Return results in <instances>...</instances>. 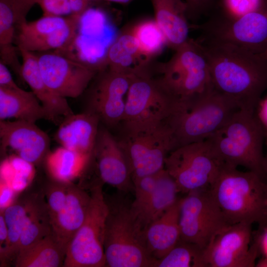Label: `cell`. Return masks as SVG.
<instances>
[{"label": "cell", "mask_w": 267, "mask_h": 267, "mask_svg": "<svg viewBox=\"0 0 267 267\" xmlns=\"http://www.w3.org/2000/svg\"><path fill=\"white\" fill-rule=\"evenodd\" d=\"M200 44L214 89L240 109L256 111L267 90V59L230 44L206 41Z\"/></svg>", "instance_id": "1"}, {"label": "cell", "mask_w": 267, "mask_h": 267, "mask_svg": "<svg viewBox=\"0 0 267 267\" xmlns=\"http://www.w3.org/2000/svg\"><path fill=\"white\" fill-rule=\"evenodd\" d=\"M210 192L228 224H267V179L222 164Z\"/></svg>", "instance_id": "2"}, {"label": "cell", "mask_w": 267, "mask_h": 267, "mask_svg": "<svg viewBox=\"0 0 267 267\" xmlns=\"http://www.w3.org/2000/svg\"><path fill=\"white\" fill-rule=\"evenodd\" d=\"M240 109L233 100L216 90L213 86L201 94L179 99L167 120L176 148L206 140Z\"/></svg>", "instance_id": "3"}, {"label": "cell", "mask_w": 267, "mask_h": 267, "mask_svg": "<svg viewBox=\"0 0 267 267\" xmlns=\"http://www.w3.org/2000/svg\"><path fill=\"white\" fill-rule=\"evenodd\" d=\"M206 140L222 164L243 167L264 177L265 128L256 111L238 110Z\"/></svg>", "instance_id": "4"}, {"label": "cell", "mask_w": 267, "mask_h": 267, "mask_svg": "<svg viewBox=\"0 0 267 267\" xmlns=\"http://www.w3.org/2000/svg\"><path fill=\"white\" fill-rule=\"evenodd\" d=\"M107 203L104 240L106 267H154L156 260L148 252L145 229L132 202L121 197Z\"/></svg>", "instance_id": "5"}, {"label": "cell", "mask_w": 267, "mask_h": 267, "mask_svg": "<svg viewBox=\"0 0 267 267\" xmlns=\"http://www.w3.org/2000/svg\"><path fill=\"white\" fill-rule=\"evenodd\" d=\"M159 65L162 85L178 99L201 94L212 86L208 62L197 40L190 38Z\"/></svg>", "instance_id": "6"}, {"label": "cell", "mask_w": 267, "mask_h": 267, "mask_svg": "<svg viewBox=\"0 0 267 267\" xmlns=\"http://www.w3.org/2000/svg\"><path fill=\"white\" fill-rule=\"evenodd\" d=\"M123 130L118 140L128 160L133 182L164 169L167 156L176 149L167 121L151 127Z\"/></svg>", "instance_id": "7"}, {"label": "cell", "mask_w": 267, "mask_h": 267, "mask_svg": "<svg viewBox=\"0 0 267 267\" xmlns=\"http://www.w3.org/2000/svg\"><path fill=\"white\" fill-rule=\"evenodd\" d=\"M90 193L86 218L67 247L63 267H106L104 240L108 205L100 183L94 185Z\"/></svg>", "instance_id": "8"}, {"label": "cell", "mask_w": 267, "mask_h": 267, "mask_svg": "<svg viewBox=\"0 0 267 267\" xmlns=\"http://www.w3.org/2000/svg\"><path fill=\"white\" fill-rule=\"evenodd\" d=\"M198 40L230 44L261 54L267 48V3L238 17L212 16L200 24Z\"/></svg>", "instance_id": "9"}, {"label": "cell", "mask_w": 267, "mask_h": 267, "mask_svg": "<svg viewBox=\"0 0 267 267\" xmlns=\"http://www.w3.org/2000/svg\"><path fill=\"white\" fill-rule=\"evenodd\" d=\"M178 100L149 73L135 75L127 96L123 129L151 127L167 121Z\"/></svg>", "instance_id": "10"}, {"label": "cell", "mask_w": 267, "mask_h": 267, "mask_svg": "<svg viewBox=\"0 0 267 267\" xmlns=\"http://www.w3.org/2000/svg\"><path fill=\"white\" fill-rule=\"evenodd\" d=\"M222 164L205 140L172 150L165 159L164 168L175 181L179 193L187 194L209 188Z\"/></svg>", "instance_id": "11"}, {"label": "cell", "mask_w": 267, "mask_h": 267, "mask_svg": "<svg viewBox=\"0 0 267 267\" xmlns=\"http://www.w3.org/2000/svg\"><path fill=\"white\" fill-rule=\"evenodd\" d=\"M228 224L209 188L189 192L180 198V240L205 250Z\"/></svg>", "instance_id": "12"}, {"label": "cell", "mask_w": 267, "mask_h": 267, "mask_svg": "<svg viewBox=\"0 0 267 267\" xmlns=\"http://www.w3.org/2000/svg\"><path fill=\"white\" fill-rule=\"evenodd\" d=\"M252 225L228 224L204 250L207 267H253L260 248L259 239L251 244Z\"/></svg>", "instance_id": "13"}, {"label": "cell", "mask_w": 267, "mask_h": 267, "mask_svg": "<svg viewBox=\"0 0 267 267\" xmlns=\"http://www.w3.org/2000/svg\"><path fill=\"white\" fill-rule=\"evenodd\" d=\"M37 56L42 77L56 94L76 98L85 91L98 71L85 62L48 52Z\"/></svg>", "instance_id": "14"}, {"label": "cell", "mask_w": 267, "mask_h": 267, "mask_svg": "<svg viewBox=\"0 0 267 267\" xmlns=\"http://www.w3.org/2000/svg\"><path fill=\"white\" fill-rule=\"evenodd\" d=\"M98 73L91 92L89 110L100 121L114 126L123 120L128 92L136 75L112 71L107 67Z\"/></svg>", "instance_id": "15"}, {"label": "cell", "mask_w": 267, "mask_h": 267, "mask_svg": "<svg viewBox=\"0 0 267 267\" xmlns=\"http://www.w3.org/2000/svg\"><path fill=\"white\" fill-rule=\"evenodd\" d=\"M0 138L2 152L10 149L32 164L40 162L49 152V138L35 123L0 120Z\"/></svg>", "instance_id": "16"}, {"label": "cell", "mask_w": 267, "mask_h": 267, "mask_svg": "<svg viewBox=\"0 0 267 267\" xmlns=\"http://www.w3.org/2000/svg\"><path fill=\"white\" fill-rule=\"evenodd\" d=\"M93 155L102 182L121 192L134 190L127 157L118 139L105 128L99 129Z\"/></svg>", "instance_id": "17"}, {"label": "cell", "mask_w": 267, "mask_h": 267, "mask_svg": "<svg viewBox=\"0 0 267 267\" xmlns=\"http://www.w3.org/2000/svg\"><path fill=\"white\" fill-rule=\"evenodd\" d=\"M100 120L89 110L65 117L55 134L62 146L81 153L93 156L99 131Z\"/></svg>", "instance_id": "18"}, {"label": "cell", "mask_w": 267, "mask_h": 267, "mask_svg": "<svg viewBox=\"0 0 267 267\" xmlns=\"http://www.w3.org/2000/svg\"><path fill=\"white\" fill-rule=\"evenodd\" d=\"M90 198V193L72 182L69 183L66 203L50 221L52 234L65 250L86 218Z\"/></svg>", "instance_id": "19"}, {"label": "cell", "mask_w": 267, "mask_h": 267, "mask_svg": "<svg viewBox=\"0 0 267 267\" xmlns=\"http://www.w3.org/2000/svg\"><path fill=\"white\" fill-rule=\"evenodd\" d=\"M18 50L22 58L20 77L41 103L48 120L56 122L60 116L65 117L73 114L66 98L54 93L44 83L41 75L37 55L23 49Z\"/></svg>", "instance_id": "20"}, {"label": "cell", "mask_w": 267, "mask_h": 267, "mask_svg": "<svg viewBox=\"0 0 267 267\" xmlns=\"http://www.w3.org/2000/svg\"><path fill=\"white\" fill-rule=\"evenodd\" d=\"M156 22L163 31L167 45L175 50L190 38L191 24L183 0H151Z\"/></svg>", "instance_id": "21"}, {"label": "cell", "mask_w": 267, "mask_h": 267, "mask_svg": "<svg viewBox=\"0 0 267 267\" xmlns=\"http://www.w3.org/2000/svg\"><path fill=\"white\" fill-rule=\"evenodd\" d=\"M180 198L162 215L148 225L145 231L147 249L156 260L165 256L180 239Z\"/></svg>", "instance_id": "22"}, {"label": "cell", "mask_w": 267, "mask_h": 267, "mask_svg": "<svg viewBox=\"0 0 267 267\" xmlns=\"http://www.w3.org/2000/svg\"><path fill=\"white\" fill-rule=\"evenodd\" d=\"M23 0H0V61L20 76L21 64L13 45L15 28L26 20L29 11Z\"/></svg>", "instance_id": "23"}, {"label": "cell", "mask_w": 267, "mask_h": 267, "mask_svg": "<svg viewBox=\"0 0 267 267\" xmlns=\"http://www.w3.org/2000/svg\"><path fill=\"white\" fill-rule=\"evenodd\" d=\"M150 62L131 30L119 34L108 49L104 63L112 71L139 75L149 71Z\"/></svg>", "instance_id": "24"}, {"label": "cell", "mask_w": 267, "mask_h": 267, "mask_svg": "<svg viewBox=\"0 0 267 267\" xmlns=\"http://www.w3.org/2000/svg\"><path fill=\"white\" fill-rule=\"evenodd\" d=\"M13 118L32 123L48 120L45 110L32 91L0 87V119Z\"/></svg>", "instance_id": "25"}, {"label": "cell", "mask_w": 267, "mask_h": 267, "mask_svg": "<svg viewBox=\"0 0 267 267\" xmlns=\"http://www.w3.org/2000/svg\"><path fill=\"white\" fill-rule=\"evenodd\" d=\"M178 193L174 179L165 168L162 170L155 188L146 199L137 207L132 205L145 229L178 200Z\"/></svg>", "instance_id": "26"}, {"label": "cell", "mask_w": 267, "mask_h": 267, "mask_svg": "<svg viewBox=\"0 0 267 267\" xmlns=\"http://www.w3.org/2000/svg\"><path fill=\"white\" fill-rule=\"evenodd\" d=\"M66 250L52 233L19 251L15 258L16 267H63Z\"/></svg>", "instance_id": "27"}, {"label": "cell", "mask_w": 267, "mask_h": 267, "mask_svg": "<svg viewBox=\"0 0 267 267\" xmlns=\"http://www.w3.org/2000/svg\"><path fill=\"white\" fill-rule=\"evenodd\" d=\"M92 156L61 146L47 154L46 166L54 180L72 183L82 174Z\"/></svg>", "instance_id": "28"}, {"label": "cell", "mask_w": 267, "mask_h": 267, "mask_svg": "<svg viewBox=\"0 0 267 267\" xmlns=\"http://www.w3.org/2000/svg\"><path fill=\"white\" fill-rule=\"evenodd\" d=\"M51 233L50 219L45 201L39 196H34L25 219L18 252Z\"/></svg>", "instance_id": "29"}, {"label": "cell", "mask_w": 267, "mask_h": 267, "mask_svg": "<svg viewBox=\"0 0 267 267\" xmlns=\"http://www.w3.org/2000/svg\"><path fill=\"white\" fill-rule=\"evenodd\" d=\"M32 197L12 204L2 211L8 229L7 239L3 249L0 251L2 260L17 256L20 240Z\"/></svg>", "instance_id": "30"}, {"label": "cell", "mask_w": 267, "mask_h": 267, "mask_svg": "<svg viewBox=\"0 0 267 267\" xmlns=\"http://www.w3.org/2000/svg\"><path fill=\"white\" fill-rule=\"evenodd\" d=\"M81 19L71 14L66 17L43 16L32 22L26 20L17 27L18 30L16 38L17 47L32 41L41 39L57 29L69 25L75 20Z\"/></svg>", "instance_id": "31"}, {"label": "cell", "mask_w": 267, "mask_h": 267, "mask_svg": "<svg viewBox=\"0 0 267 267\" xmlns=\"http://www.w3.org/2000/svg\"><path fill=\"white\" fill-rule=\"evenodd\" d=\"M154 267H207L204 250L180 239L165 256L156 260Z\"/></svg>", "instance_id": "32"}, {"label": "cell", "mask_w": 267, "mask_h": 267, "mask_svg": "<svg viewBox=\"0 0 267 267\" xmlns=\"http://www.w3.org/2000/svg\"><path fill=\"white\" fill-rule=\"evenodd\" d=\"M131 31L141 53L150 61L167 45L166 37L154 19L138 23Z\"/></svg>", "instance_id": "33"}, {"label": "cell", "mask_w": 267, "mask_h": 267, "mask_svg": "<svg viewBox=\"0 0 267 267\" xmlns=\"http://www.w3.org/2000/svg\"><path fill=\"white\" fill-rule=\"evenodd\" d=\"M33 164L18 156L5 159L0 166V180L15 192L24 190L34 177Z\"/></svg>", "instance_id": "34"}, {"label": "cell", "mask_w": 267, "mask_h": 267, "mask_svg": "<svg viewBox=\"0 0 267 267\" xmlns=\"http://www.w3.org/2000/svg\"><path fill=\"white\" fill-rule=\"evenodd\" d=\"M69 183L54 180L45 188V202L50 221L61 211L66 203Z\"/></svg>", "instance_id": "35"}, {"label": "cell", "mask_w": 267, "mask_h": 267, "mask_svg": "<svg viewBox=\"0 0 267 267\" xmlns=\"http://www.w3.org/2000/svg\"><path fill=\"white\" fill-rule=\"evenodd\" d=\"M267 3V0H222L223 14L235 17L256 10Z\"/></svg>", "instance_id": "36"}, {"label": "cell", "mask_w": 267, "mask_h": 267, "mask_svg": "<svg viewBox=\"0 0 267 267\" xmlns=\"http://www.w3.org/2000/svg\"><path fill=\"white\" fill-rule=\"evenodd\" d=\"M161 171L141 177L133 182L134 199L132 202L133 207H135L141 204L153 191L157 183Z\"/></svg>", "instance_id": "37"}, {"label": "cell", "mask_w": 267, "mask_h": 267, "mask_svg": "<svg viewBox=\"0 0 267 267\" xmlns=\"http://www.w3.org/2000/svg\"><path fill=\"white\" fill-rule=\"evenodd\" d=\"M44 16H63L71 15L69 0H38Z\"/></svg>", "instance_id": "38"}, {"label": "cell", "mask_w": 267, "mask_h": 267, "mask_svg": "<svg viewBox=\"0 0 267 267\" xmlns=\"http://www.w3.org/2000/svg\"><path fill=\"white\" fill-rule=\"evenodd\" d=\"M187 6L188 19L196 20L207 12L215 0H183Z\"/></svg>", "instance_id": "39"}, {"label": "cell", "mask_w": 267, "mask_h": 267, "mask_svg": "<svg viewBox=\"0 0 267 267\" xmlns=\"http://www.w3.org/2000/svg\"><path fill=\"white\" fill-rule=\"evenodd\" d=\"M0 188V211L2 212L13 204L12 201L16 192L6 182L1 180Z\"/></svg>", "instance_id": "40"}, {"label": "cell", "mask_w": 267, "mask_h": 267, "mask_svg": "<svg viewBox=\"0 0 267 267\" xmlns=\"http://www.w3.org/2000/svg\"><path fill=\"white\" fill-rule=\"evenodd\" d=\"M0 87L16 89L19 87L14 81L7 66L0 61Z\"/></svg>", "instance_id": "41"}, {"label": "cell", "mask_w": 267, "mask_h": 267, "mask_svg": "<svg viewBox=\"0 0 267 267\" xmlns=\"http://www.w3.org/2000/svg\"><path fill=\"white\" fill-rule=\"evenodd\" d=\"M71 15L82 18L90 4L86 0H69Z\"/></svg>", "instance_id": "42"}, {"label": "cell", "mask_w": 267, "mask_h": 267, "mask_svg": "<svg viewBox=\"0 0 267 267\" xmlns=\"http://www.w3.org/2000/svg\"><path fill=\"white\" fill-rule=\"evenodd\" d=\"M8 235V229L3 212L0 215V251L4 247Z\"/></svg>", "instance_id": "43"}, {"label": "cell", "mask_w": 267, "mask_h": 267, "mask_svg": "<svg viewBox=\"0 0 267 267\" xmlns=\"http://www.w3.org/2000/svg\"><path fill=\"white\" fill-rule=\"evenodd\" d=\"M265 141H266L267 149H266V152L264 155L263 168L264 176L265 178L267 179V128H265Z\"/></svg>", "instance_id": "44"}, {"label": "cell", "mask_w": 267, "mask_h": 267, "mask_svg": "<svg viewBox=\"0 0 267 267\" xmlns=\"http://www.w3.org/2000/svg\"><path fill=\"white\" fill-rule=\"evenodd\" d=\"M38 0H23L25 5L30 9L36 3Z\"/></svg>", "instance_id": "45"}, {"label": "cell", "mask_w": 267, "mask_h": 267, "mask_svg": "<svg viewBox=\"0 0 267 267\" xmlns=\"http://www.w3.org/2000/svg\"><path fill=\"white\" fill-rule=\"evenodd\" d=\"M108 1L114 2L119 3H127L131 2L134 0H103Z\"/></svg>", "instance_id": "46"}, {"label": "cell", "mask_w": 267, "mask_h": 267, "mask_svg": "<svg viewBox=\"0 0 267 267\" xmlns=\"http://www.w3.org/2000/svg\"><path fill=\"white\" fill-rule=\"evenodd\" d=\"M262 57L267 59V48L266 50L261 54H260Z\"/></svg>", "instance_id": "47"}, {"label": "cell", "mask_w": 267, "mask_h": 267, "mask_svg": "<svg viewBox=\"0 0 267 267\" xmlns=\"http://www.w3.org/2000/svg\"><path fill=\"white\" fill-rule=\"evenodd\" d=\"M89 4L94 1H96L99 0H86Z\"/></svg>", "instance_id": "48"}]
</instances>
